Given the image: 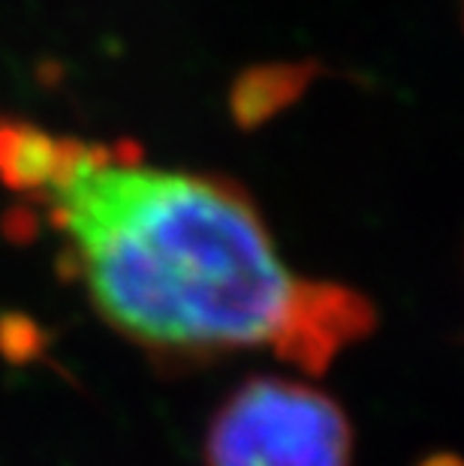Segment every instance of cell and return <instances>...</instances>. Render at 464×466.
<instances>
[{"mask_svg":"<svg viewBox=\"0 0 464 466\" xmlns=\"http://www.w3.org/2000/svg\"><path fill=\"white\" fill-rule=\"evenodd\" d=\"M103 319L166 355L269 343L295 277L239 187L82 145L46 193Z\"/></svg>","mask_w":464,"mask_h":466,"instance_id":"cell-1","label":"cell"},{"mask_svg":"<svg viewBox=\"0 0 464 466\" xmlns=\"http://www.w3.org/2000/svg\"><path fill=\"white\" fill-rule=\"evenodd\" d=\"M353 428L329 394L256 376L221 403L205 433V466H350Z\"/></svg>","mask_w":464,"mask_h":466,"instance_id":"cell-2","label":"cell"},{"mask_svg":"<svg viewBox=\"0 0 464 466\" xmlns=\"http://www.w3.org/2000/svg\"><path fill=\"white\" fill-rule=\"evenodd\" d=\"M371 325L374 310L359 292L341 283L295 277L269 346L299 370L320 373L335 355L368 334Z\"/></svg>","mask_w":464,"mask_h":466,"instance_id":"cell-3","label":"cell"},{"mask_svg":"<svg viewBox=\"0 0 464 466\" xmlns=\"http://www.w3.org/2000/svg\"><path fill=\"white\" fill-rule=\"evenodd\" d=\"M82 142L39 130L36 124L0 117V181L13 190L46 193L70 172Z\"/></svg>","mask_w":464,"mask_h":466,"instance_id":"cell-4","label":"cell"},{"mask_svg":"<svg viewBox=\"0 0 464 466\" xmlns=\"http://www.w3.org/2000/svg\"><path fill=\"white\" fill-rule=\"evenodd\" d=\"M320 76L317 61L308 64H263L235 78L230 106L242 127H256L295 103L314 78Z\"/></svg>","mask_w":464,"mask_h":466,"instance_id":"cell-5","label":"cell"},{"mask_svg":"<svg viewBox=\"0 0 464 466\" xmlns=\"http://www.w3.org/2000/svg\"><path fill=\"white\" fill-rule=\"evenodd\" d=\"M443 461H447V458H431L426 466H443ZM449 466H456V463H449Z\"/></svg>","mask_w":464,"mask_h":466,"instance_id":"cell-6","label":"cell"}]
</instances>
